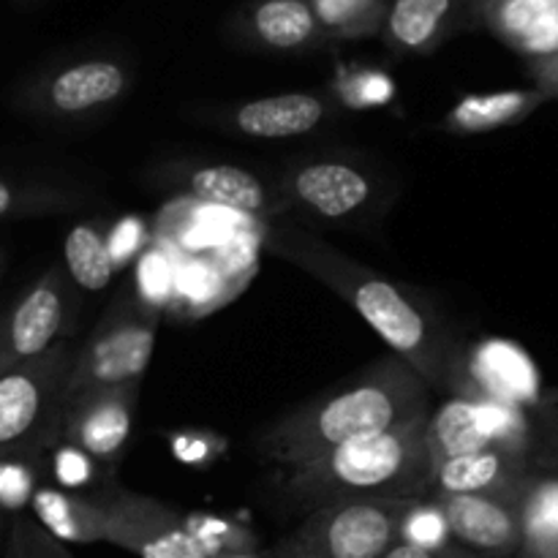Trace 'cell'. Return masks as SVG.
<instances>
[{
    "mask_svg": "<svg viewBox=\"0 0 558 558\" xmlns=\"http://www.w3.org/2000/svg\"><path fill=\"white\" fill-rule=\"evenodd\" d=\"M452 539L485 558H512L521 550L523 499L499 494H439Z\"/></svg>",
    "mask_w": 558,
    "mask_h": 558,
    "instance_id": "obj_14",
    "label": "cell"
},
{
    "mask_svg": "<svg viewBox=\"0 0 558 558\" xmlns=\"http://www.w3.org/2000/svg\"><path fill=\"white\" fill-rule=\"evenodd\" d=\"M232 36L272 54H303L330 44L308 0H248L232 20Z\"/></svg>",
    "mask_w": 558,
    "mask_h": 558,
    "instance_id": "obj_15",
    "label": "cell"
},
{
    "mask_svg": "<svg viewBox=\"0 0 558 558\" xmlns=\"http://www.w3.org/2000/svg\"><path fill=\"white\" fill-rule=\"evenodd\" d=\"M518 558H558V472L534 480L523 496Z\"/></svg>",
    "mask_w": 558,
    "mask_h": 558,
    "instance_id": "obj_23",
    "label": "cell"
},
{
    "mask_svg": "<svg viewBox=\"0 0 558 558\" xmlns=\"http://www.w3.org/2000/svg\"><path fill=\"white\" fill-rule=\"evenodd\" d=\"M31 507L33 521L63 545H93L104 539V488L96 494L36 488Z\"/></svg>",
    "mask_w": 558,
    "mask_h": 558,
    "instance_id": "obj_19",
    "label": "cell"
},
{
    "mask_svg": "<svg viewBox=\"0 0 558 558\" xmlns=\"http://www.w3.org/2000/svg\"><path fill=\"white\" fill-rule=\"evenodd\" d=\"M3 272H5V251L0 248V278H3Z\"/></svg>",
    "mask_w": 558,
    "mask_h": 558,
    "instance_id": "obj_36",
    "label": "cell"
},
{
    "mask_svg": "<svg viewBox=\"0 0 558 558\" xmlns=\"http://www.w3.org/2000/svg\"><path fill=\"white\" fill-rule=\"evenodd\" d=\"M87 202L85 191L54 180H16L0 174V221L44 218L54 213L80 210Z\"/></svg>",
    "mask_w": 558,
    "mask_h": 558,
    "instance_id": "obj_22",
    "label": "cell"
},
{
    "mask_svg": "<svg viewBox=\"0 0 558 558\" xmlns=\"http://www.w3.org/2000/svg\"><path fill=\"white\" fill-rule=\"evenodd\" d=\"M428 414L287 469L278 483L281 496L308 512L343 499H425L436 483V463L425 441Z\"/></svg>",
    "mask_w": 558,
    "mask_h": 558,
    "instance_id": "obj_3",
    "label": "cell"
},
{
    "mask_svg": "<svg viewBox=\"0 0 558 558\" xmlns=\"http://www.w3.org/2000/svg\"><path fill=\"white\" fill-rule=\"evenodd\" d=\"M134 87V65L118 52H87L44 65L16 90L20 112L80 125L112 112Z\"/></svg>",
    "mask_w": 558,
    "mask_h": 558,
    "instance_id": "obj_5",
    "label": "cell"
},
{
    "mask_svg": "<svg viewBox=\"0 0 558 558\" xmlns=\"http://www.w3.org/2000/svg\"><path fill=\"white\" fill-rule=\"evenodd\" d=\"M54 472H58V480H63L69 485V490L74 494H85L80 490V485H85L93 474V463L85 452H80L71 445H58L54 447Z\"/></svg>",
    "mask_w": 558,
    "mask_h": 558,
    "instance_id": "obj_29",
    "label": "cell"
},
{
    "mask_svg": "<svg viewBox=\"0 0 558 558\" xmlns=\"http://www.w3.org/2000/svg\"><path fill=\"white\" fill-rule=\"evenodd\" d=\"M158 319L161 316L156 308H147L131 289H120L90 336L76 343L65 376L63 409L93 387L131 385L145 379L156 347Z\"/></svg>",
    "mask_w": 558,
    "mask_h": 558,
    "instance_id": "obj_7",
    "label": "cell"
},
{
    "mask_svg": "<svg viewBox=\"0 0 558 558\" xmlns=\"http://www.w3.org/2000/svg\"><path fill=\"white\" fill-rule=\"evenodd\" d=\"M343 93L349 101L354 104H371V101H385L390 96V80L376 71H357V74H347L341 80Z\"/></svg>",
    "mask_w": 558,
    "mask_h": 558,
    "instance_id": "obj_30",
    "label": "cell"
},
{
    "mask_svg": "<svg viewBox=\"0 0 558 558\" xmlns=\"http://www.w3.org/2000/svg\"><path fill=\"white\" fill-rule=\"evenodd\" d=\"M150 185L207 205L256 216L262 221L289 218L287 205L276 189V180L267 183L259 172L240 163L199 161V158H169L147 169Z\"/></svg>",
    "mask_w": 558,
    "mask_h": 558,
    "instance_id": "obj_10",
    "label": "cell"
},
{
    "mask_svg": "<svg viewBox=\"0 0 558 558\" xmlns=\"http://www.w3.org/2000/svg\"><path fill=\"white\" fill-rule=\"evenodd\" d=\"M550 98L537 87H512V90L472 93L452 104L441 118L439 131L452 136H477L488 131L518 125L537 112Z\"/></svg>",
    "mask_w": 558,
    "mask_h": 558,
    "instance_id": "obj_18",
    "label": "cell"
},
{
    "mask_svg": "<svg viewBox=\"0 0 558 558\" xmlns=\"http://www.w3.org/2000/svg\"><path fill=\"white\" fill-rule=\"evenodd\" d=\"M5 554L9 558H74L60 539H54L47 529L27 515H16L11 521L5 534Z\"/></svg>",
    "mask_w": 558,
    "mask_h": 558,
    "instance_id": "obj_27",
    "label": "cell"
},
{
    "mask_svg": "<svg viewBox=\"0 0 558 558\" xmlns=\"http://www.w3.org/2000/svg\"><path fill=\"white\" fill-rule=\"evenodd\" d=\"M512 49H515L518 54H523L526 60H537V58H548V54H556L558 52V20L537 27V31L529 33V36H523Z\"/></svg>",
    "mask_w": 558,
    "mask_h": 558,
    "instance_id": "obj_31",
    "label": "cell"
},
{
    "mask_svg": "<svg viewBox=\"0 0 558 558\" xmlns=\"http://www.w3.org/2000/svg\"><path fill=\"white\" fill-rule=\"evenodd\" d=\"M265 245L352 305L365 325L379 332L390 352L423 376L430 392L458 396L466 352L434 305L338 251L294 218L265 221Z\"/></svg>",
    "mask_w": 558,
    "mask_h": 558,
    "instance_id": "obj_1",
    "label": "cell"
},
{
    "mask_svg": "<svg viewBox=\"0 0 558 558\" xmlns=\"http://www.w3.org/2000/svg\"><path fill=\"white\" fill-rule=\"evenodd\" d=\"M276 189L289 218H303L305 227H349L365 221L385 199L376 169L352 153L289 158L276 172Z\"/></svg>",
    "mask_w": 558,
    "mask_h": 558,
    "instance_id": "obj_4",
    "label": "cell"
},
{
    "mask_svg": "<svg viewBox=\"0 0 558 558\" xmlns=\"http://www.w3.org/2000/svg\"><path fill=\"white\" fill-rule=\"evenodd\" d=\"M60 265L80 292H101L112 281L118 265L101 221H82L69 229Z\"/></svg>",
    "mask_w": 558,
    "mask_h": 558,
    "instance_id": "obj_21",
    "label": "cell"
},
{
    "mask_svg": "<svg viewBox=\"0 0 558 558\" xmlns=\"http://www.w3.org/2000/svg\"><path fill=\"white\" fill-rule=\"evenodd\" d=\"M425 441H428L436 469L450 461V458L488 447L490 441L488 434H485L480 398L452 396V401H447L445 407L430 409L428 425H425Z\"/></svg>",
    "mask_w": 558,
    "mask_h": 558,
    "instance_id": "obj_20",
    "label": "cell"
},
{
    "mask_svg": "<svg viewBox=\"0 0 558 558\" xmlns=\"http://www.w3.org/2000/svg\"><path fill=\"white\" fill-rule=\"evenodd\" d=\"M221 558H278V556H265V554H256V550H251V554H229V556H221Z\"/></svg>",
    "mask_w": 558,
    "mask_h": 558,
    "instance_id": "obj_34",
    "label": "cell"
},
{
    "mask_svg": "<svg viewBox=\"0 0 558 558\" xmlns=\"http://www.w3.org/2000/svg\"><path fill=\"white\" fill-rule=\"evenodd\" d=\"M142 381L93 387L60 414L58 445H71L96 463H114L129 447Z\"/></svg>",
    "mask_w": 558,
    "mask_h": 558,
    "instance_id": "obj_12",
    "label": "cell"
},
{
    "mask_svg": "<svg viewBox=\"0 0 558 558\" xmlns=\"http://www.w3.org/2000/svg\"><path fill=\"white\" fill-rule=\"evenodd\" d=\"M472 22L477 11L469 0H390L379 36L401 58L430 54Z\"/></svg>",
    "mask_w": 558,
    "mask_h": 558,
    "instance_id": "obj_16",
    "label": "cell"
},
{
    "mask_svg": "<svg viewBox=\"0 0 558 558\" xmlns=\"http://www.w3.org/2000/svg\"><path fill=\"white\" fill-rule=\"evenodd\" d=\"M480 3H483V0H474V9H477V11H480Z\"/></svg>",
    "mask_w": 558,
    "mask_h": 558,
    "instance_id": "obj_37",
    "label": "cell"
},
{
    "mask_svg": "<svg viewBox=\"0 0 558 558\" xmlns=\"http://www.w3.org/2000/svg\"><path fill=\"white\" fill-rule=\"evenodd\" d=\"M71 338L0 374V463L58 447L63 387L74 360Z\"/></svg>",
    "mask_w": 558,
    "mask_h": 558,
    "instance_id": "obj_6",
    "label": "cell"
},
{
    "mask_svg": "<svg viewBox=\"0 0 558 558\" xmlns=\"http://www.w3.org/2000/svg\"><path fill=\"white\" fill-rule=\"evenodd\" d=\"M5 534H9V526H5V515H0V550H3Z\"/></svg>",
    "mask_w": 558,
    "mask_h": 558,
    "instance_id": "obj_35",
    "label": "cell"
},
{
    "mask_svg": "<svg viewBox=\"0 0 558 558\" xmlns=\"http://www.w3.org/2000/svg\"><path fill=\"white\" fill-rule=\"evenodd\" d=\"M417 499H343L305 515L278 543V558H381L398 543V523Z\"/></svg>",
    "mask_w": 558,
    "mask_h": 558,
    "instance_id": "obj_8",
    "label": "cell"
},
{
    "mask_svg": "<svg viewBox=\"0 0 558 558\" xmlns=\"http://www.w3.org/2000/svg\"><path fill=\"white\" fill-rule=\"evenodd\" d=\"M537 477H543V472L529 458L505 450V447L488 445L441 463L436 469L434 490L439 494H499L523 499Z\"/></svg>",
    "mask_w": 558,
    "mask_h": 558,
    "instance_id": "obj_17",
    "label": "cell"
},
{
    "mask_svg": "<svg viewBox=\"0 0 558 558\" xmlns=\"http://www.w3.org/2000/svg\"><path fill=\"white\" fill-rule=\"evenodd\" d=\"M469 3H472V5H474V0H469ZM474 11H477V9H474Z\"/></svg>",
    "mask_w": 558,
    "mask_h": 558,
    "instance_id": "obj_38",
    "label": "cell"
},
{
    "mask_svg": "<svg viewBox=\"0 0 558 558\" xmlns=\"http://www.w3.org/2000/svg\"><path fill=\"white\" fill-rule=\"evenodd\" d=\"M398 543L414 545V548H441V545L456 543L445 510L434 496H425L407 507L398 523Z\"/></svg>",
    "mask_w": 558,
    "mask_h": 558,
    "instance_id": "obj_26",
    "label": "cell"
},
{
    "mask_svg": "<svg viewBox=\"0 0 558 558\" xmlns=\"http://www.w3.org/2000/svg\"><path fill=\"white\" fill-rule=\"evenodd\" d=\"M80 314V289L60 262L33 278L0 314V374L71 338Z\"/></svg>",
    "mask_w": 558,
    "mask_h": 558,
    "instance_id": "obj_9",
    "label": "cell"
},
{
    "mask_svg": "<svg viewBox=\"0 0 558 558\" xmlns=\"http://www.w3.org/2000/svg\"><path fill=\"white\" fill-rule=\"evenodd\" d=\"M338 112L336 98L325 93H278V96L248 98L229 104L207 114L213 125L248 140H294L319 131Z\"/></svg>",
    "mask_w": 558,
    "mask_h": 558,
    "instance_id": "obj_13",
    "label": "cell"
},
{
    "mask_svg": "<svg viewBox=\"0 0 558 558\" xmlns=\"http://www.w3.org/2000/svg\"><path fill=\"white\" fill-rule=\"evenodd\" d=\"M189 526L196 534V539L210 550L213 558L229 554H251L254 550V537L248 532H243L240 526L221 521V518L189 515Z\"/></svg>",
    "mask_w": 558,
    "mask_h": 558,
    "instance_id": "obj_28",
    "label": "cell"
},
{
    "mask_svg": "<svg viewBox=\"0 0 558 558\" xmlns=\"http://www.w3.org/2000/svg\"><path fill=\"white\" fill-rule=\"evenodd\" d=\"M381 558H485V556L474 554V550L463 548V545L458 543L441 545V548H414V545L396 543Z\"/></svg>",
    "mask_w": 558,
    "mask_h": 558,
    "instance_id": "obj_32",
    "label": "cell"
},
{
    "mask_svg": "<svg viewBox=\"0 0 558 558\" xmlns=\"http://www.w3.org/2000/svg\"><path fill=\"white\" fill-rule=\"evenodd\" d=\"M558 20V0H483L477 11L480 25L499 41L515 47L523 36Z\"/></svg>",
    "mask_w": 558,
    "mask_h": 558,
    "instance_id": "obj_25",
    "label": "cell"
},
{
    "mask_svg": "<svg viewBox=\"0 0 558 558\" xmlns=\"http://www.w3.org/2000/svg\"><path fill=\"white\" fill-rule=\"evenodd\" d=\"M430 396L423 376L390 354L349 385L265 425L254 436V452L283 469L303 466L347 441L368 439L423 417L434 409Z\"/></svg>",
    "mask_w": 558,
    "mask_h": 558,
    "instance_id": "obj_2",
    "label": "cell"
},
{
    "mask_svg": "<svg viewBox=\"0 0 558 558\" xmlns=\"http://www.w3.org/2000/svg\"><path fill=\"white\" fill-rule=\"evenodd\" d=\"M526 71L537 90H543L548 98H558V52L548 54V58L529 60Z\"/></svg>",
    "mask_w": 558,
    "mask_h": 558,
    "instance_id": "obj_33",
    "label": "cell"
},
{
    "mask_svg": "<svg viewBox=\"0 0 558 558\" xmlns=\"http://www.w3.org/2000/svg\"><path fill=\"white\" fill-rule=\"evenodd\" d=\"M330 44L379 36L390 0H308Z\"/></svg>",
    "mask_w": 558,
    "mask_h": 558,
    "instance_id": "obj_24",
    "label": "cell"
},
{
    "mask_svg": "<svg viewBox=\"0 0 558 558\" xmlns=\"http://www.w3.org/2000/svg\"><path fill=\"white\" fill-rule=\"evenodd\" d=\"M136 558H213L191 532L189 515L136 490L104 488V539Z\"/></svg>",
    "mask_w": 558,
    "mask_h": 558,
    "instance_id": "obj_11",
    "label": "cell"
}]
</instances>
